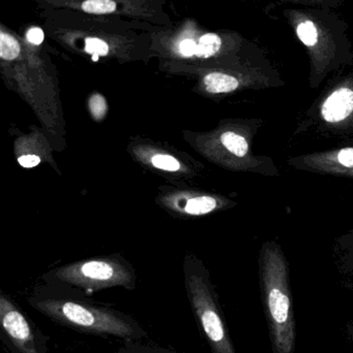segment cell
Instances as JSON below:
<instances>
[{
    "label": "cell",
    "instance_id": "obj_1",
    "mask_svg": "<svg viewBox=\"0 0 353 353\" xmlns=\"http://www.w3.org/2000/svg\"><path fill=\"white\" fill-rule=\"evenodd\" d=\"M283 18L306 48L312 72L321 78L330 70L352 61V41L348 24L335 10L292 6Z\"/></svg>",
    "mask_w": 353,
    "mask_h": 353
},
{
    "label": "cell",
    "instance_id": "obj_2",
    "mask_svg": "<svg viewBox=\"0 0 353 353\" xmlns=\"http://www.w3.org/2000/svg\"><path fill=\"white\" fill-rule=\"evenodd\" d=\"M29 304L54 323L79 333L124 341H143L149 338L144 327L134 317L116 309L53 296L32 298Z\"/></svg>",
    "mask_w": 353,
    "mask_h": 353
},
{
    "label": "cell",
    "instance_id": "obj_3",
    "mask_svg": "<svg viewBox=\"0 0 353 353\" xmlns=\"http://www.w3.org/2000/svg\"><path fill=\"white\" fill-rule=\"evenodd\" d=\"M263 310L273 353H296V321L287 269L279 256H267L261 270Z\"/></svg>",
    "mask_w": 353,
    "mask_h": 353
},
{
    "label": "cell",
    "instance_id": "obj_4",
    "mask_svg": "<svg viewBox=\"0 0 353 353\" xmlns=\"http://www.w3.org/2000/svg\"><path fill=\"white\" fill-rule=\"evenodd\" d=\"M189 300L193 314L211 353H236L223 311L215 292L205 280H190Z\"/></svg>",
    "mask_w": 353,
    "mask_h": 353
},
{
    "label": "cell",
    "instance_id": "obj_5",
    "mask_svg": "<svg viewBox=\"0 0 353 353\" xmlns=\"http://www.w3.org/2000/svg\"><path fill=\"white\" fill-rule=\"evenodd\" d=\"M1 337L12 353H48L49 337L6 296L0 298Z\"/></svg>",
    "mask_w": 353,
    "mask_h": 353
},
{
    "label": "cell",
    "instance_id": "obj_6",
    "mask_svg": "<svg viewBox=\"0 0 353 353\" xmlns=\"http://www.w3.org/2000/svg\"><path fill=\"white\" fill-rule=\"evenodd\" d=\"M58 277L89 290L115 285L128 286L131 281L128 274L103 261H87L79 267L70 268L68 272H62Z\"/></svg>",
    "mask_w": 353,
    "mask_h": 353
},
{
    "label": "cell",
    "instance_id": "obj_7",
    "mask_svg": "<svg viewBox=\"0 0 353 353\" xmlns=\"http://www.w3.org/2000/svg\"><path fill=\"white\" fill-rule=\"evenodd\" d=\"M353 112V89L352 85L338 87L323 103L321 113L325 121L335 123L343 121Z\"/></svg>",
    "mask_w": 353,
    "mask_h": 353
},
{
    "label": "cell",
    "instance_id": "obj_8",
    "mask_svg": "<svg viewBox=\"0 0 353 353\" xmlns=\"http://www.w3.org/2000/svg\"><path fill=\"white\" fill-rule=\"evenodd\" d=\"M203 83H204L207 92L213 93V94L232 92V91L236 90L240 85V80L233 74L219 72L207 74Z\"/></svg>",
    "mask_w": 353,
    "mask_h": 353
},
{
    "label": "cell",
    "instance_id": "obj_9",
    "mask_svg": "<svg viewBox=\"0 0 353 353\" xmlns=\"http://www.w3.org/2000/svg\"><path fill=\"white\" fill-rule=\"evenodd\" d=\"M223 47V39L217 33H205L199 39L197 57L209 58L217 55Z\"/></svg>",
    "mask_w": 353,
    "mask_h": 353
},
{
    "label": "cell",
    "instance_id": "obj_10",
    "mask_svg": "<svg viewBox=\"0 0 353 353\" xmlns=\"http://www.w3.org/2000/svg\"><path fill=\"white\" fill-rule=\"evenodd\" d=\"M221 141L226 149L238 157H244L248 153V142L244 137L240 136L236 132H225L222 134Z\"/></svg>",
    "mask_w": 353,
    "mask_h": 353
},
{
    "label": "cell",
    "instance_id": "obj_11",
    "mask_svg": "<svg viewBox=\"0 0 353 353\" xmlns=\"http://www.w3.org/2000/svg\"><path fill=\"white\" fill-rule=\"evenodd\" d=\"M217 208V201L211 196H197L187 201L184 211L191 215H204Z\"/></svg>",
    "mask_w": 353,
    "mask_h": 353
},
{
    "label": "cell",
    "instance_id": "obj_12",
    "mask_svg": "<svg viewBox=\"0 0 353 353\" xmlns=\"http://www.w3.org/2000/svg\"><path fill=\"white\" fill-rule=\"evenodd\" d=\"M20 43L12 35L0 33V57L3 60L12 61L20 55Z\"/></svg>",
    "mask_w": 353,
    "mask_h": 353
},
{
    "label": "cell",
    "instance_id": "obj_13",
    "mask_svg": "<svg viewBox=\"0 0 353 353\" xmlns=\"http://www.w3.org/2000/svg\"><path fill=\"white\" fill-rule=\"evenodd\" d=\"M281 3L294 4L303 8H321L338 10L343 6L345 0H276Z\"/></svg>",
    "mask_w": 353,
    "mask_h": 353
},
{
    "label": "cell",
    "instance_id": "obj_14",
    "mask_svg": "<svg viewBox=\"0 0 353 353\" xmlns=\"http://www.w3.org/2000/svg\"><path fill=\"white\" fill-rule=\"evenodd\" d=\"M115 353H175L160 346L141 343V341H124Z\"/></svg>",
    "mask_w": 353,
    "mask_h": 353
},
{
    "label": "cell",
    "instance_id": "obj_15",
    "mask_svg": "<svg viewBox=\"0 0 353 353\" xmlns=\"http://www.w3.org/2000/svg\"><path fill=\"white\" fill-rule=\"evenodd\" d=\"M81 8L88 14H111L115 10L116 3L113 0H85Z\"/></svg>",
    "mask_w": 353,
    "mask_h": 353
},
{
    "label": "cell",
    "instance_id": "obj_16",
    "mask_svg": "<svg viewBox=\"0 0 353 353\" xmlns=\"http://www.w3.org/2000/svg\"><path fill=\"white\" fill-rule=\"evenodd\" d=\"M151 163L157 169L167 172H176L180 169V163L178 159L170 155L157 154L151 159Z\"/></svg>",
    "mask_w": 353,
    "mask_h": 353
},
{
    "label": "cell",
    "instance_id": "obj_17",
    "mask_svg": "<svg viewBox=\"0 0 353 353\" xmlns=\"http://www.w3.org/2000/svg\"><path fill=\"white\" fill-rule=\"evenodd\" d=\"M85 51L91 55L106 56L109 53V46L103 39L88 37L85 41Z\"/></svg>",
    "mask_w": 353,
    "mask_h": 353
},
{
    "label": "cell",
    "instance_id": "obj_18",
    "mask_svg": "<svg viewBox=\"0 0 353 353\" xmlns=\"http://www.w3.org/2000/svg\"><path fill=\"white\" fill-rule=\"evenodd\" d=\"M89 108L93 115L97 119H102L107 111V105H106L105 99L101 95H93L89 103Z\"/></svg>",
    "mask_w": 353,
    "mask_h": 353
},
{
    "label": "cell",
    "instance_id": "obj_19",
    "mask_svg": "<svg viewBox=\"0 0 353 353\" xmlns=\"http://www.w3.org/2000/svg\"><path fill=\"white\" fill-rule=\"evenodd\" d=\"M198 50V43L193 39H184L180 43V52L184 57L196 56Z\"/></svg>",
    "mask_w": 353,
    "mask_h": 353
},
{
    "label": "cell",
    "instance_id": "obj_20",
    "mask_svg": "<svg viewBox=\"0 0 353 353\" xmlns=\"http://www.w3.org/2000/svg\"><path fill=\"white\" fill-rule=\"evenodd\" d=\"M18 163H20L21 167L25 168V169H31L41 163V159L37 155H23V157H19Z\"/></svg>",
    "mask_w": 353,
    "mask_h": 353
},
{
    "label": "cell",
    "instance_id": "obj_21",
    "mask_svg": "<svg viewBox=\"0 0 353 353\" xmlns=\"http://www.w3.org/2000/svg\"><path fill=\"white\" fill-rule=\"evenodd\" d=\"M27 41L33 45H41L44 41V31L39 27H33L29 29L26 34Z\"/></svg>",
    "mask_w": 353,
    "mask_h": 353
},
{
    "label": "cell",
    "instance_id": "obj_22",
    "mask_svg": "<svg viewBox=\"0 0 353 353\" xmlns=\"http://www.w3.org/2000/svg\"><path fill=\"white\" fill-rule=\"evenodd\" d=\"M338 161L346 168H353V148H346L338 153Z\"/></svg>",
    "mask_w": 353,
    "mask_h": 353
},
{
    "label": "cell",
    "instance_id": "obj_23",
    "mask_svg": "<svg viewBox=\"0 0 353 353\" xmlns=\"http://www.w3.org/2000/svg\"><path fill=\"white\" fill-rule=\"evenodd\" d=\"M345 332L346 335H347L348 340H350V343L353 345V321H350V323L346 325Z\"/></svg>",
    "mask_w": 353,
    "mask_h": 353
},
{
    "label": "cell",
    "instance_id": "obj_24",
    "mask_svg": "<svg viewBox=\"0 0 353 353\" xmlns=\"http://www.w3.org/2000/svg\"><path fill=\"white\" fill-rule=\"evenodd\" d=\"M93 60H95V61H97V58H99V56H97V55H93Z\"/></svg>",
    "mask_w": 353,
    "mask_h": 353
}]
</instances>
